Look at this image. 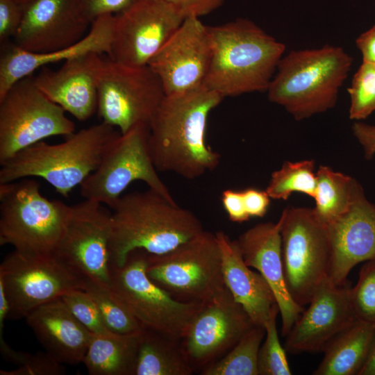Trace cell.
<instances>
[{
	"instance_id": "10",
	"label": "cell",
	"mask_w": 375,
	"mask_h": 375,
	"mask_svg": "<svg viewBox=\"0 0 375 375\" xmlns=\"http://www.w3.org/2000/svg\"><path fill=\"white\" fill-rule=\"evenodd\" d=\"M74 132L65 110L39 89L31 75L0 99V163L45 138Z\"/></svg>"
},
{
	"instance_id": "4",
	"label": "cell",
	"mask_w": 375,
	"mask_h": 375,
	"mask_svg": "<svg viewBox=\"0 0 375 375\" xmlns=\"http://www.w3.org/2000/svg\"><path fill=\"white\" fill-rule=\"evenodd\" d=\"M352 63L341 47L292 51L278 62L267 97L298 121L324 112L336 104Z\"/></svg>"
},
{
	"instance_id": "17",
	"label": "cell",
	"mask_w": 375,
	"mask_h": 375,
	"mask_svg": "<svg viewBox=\"0 0 375 375\" xmlns=\"http://www.w3.org/2000/svg\"><path fill=\"white\" fill-rule=\"evenodd\" d=\"M211 56L208 26L189 17L147 65L158 76L165 95H170L203 85Z\"/></svg>"
},
{
	"instance_id": "30",
	"label": "cell",
	"mask_w": 375,
	"mask_h": 375,
	"mask_svg": "<svg viewBox=\"0 0 375 375\" xmlns=\"http://www.w3.org/2000/svg\"><path fill=\"white\" fill-rule=\"evenodd\" d=\"M264 326L254 325L224 356L203 368L202 375H258V357Z\"/></svg>"
},
{
	"instance_id": "24",
	"label": "cell",
	"mask_w": 375,
	"mask_h": 375,
	"mask_svg": "<svg viewBox=\"0 0 375 375\" xmlns=\"http://www.w3.org/2000/svg\"><path fill=\"white\" fill-rule=\"evenodd\" d=\"M25 319L46 352L56 360L68 365L83 362L92 334L61 298L37 308Z\"/></svg>"
},
{
	"instance_id": "44",
	"label": "cell",
	"mask_w": 375,
	"mask_h": 375,
	"mask_svg": "<svg viewBox=\"0 0 375 375\" xmlns=\"http://www.w3.org/2000/svg\"><path fill=\"white\" fill-rule=\"evenodd\" d=\"M356 45L362 54V62L375 64V24L356 38Z\"/></svg>"
},
{
	"instance_id": "42",
	"label": "cell",
	"mask_w": 375,
	"mask_h": 375,
	"mask_svg": "<svg viewBox=\"0 0 375 375\" xmlns=\"http://www.w3.org/2000/svg\"><path fill=\"white\" fill-rule=\"evenodd\" d=\"M242 192L245 208L250 217H262L267 213L271 198L266 190L249 188Z\"/></svg>"
},
{
	"instance_id": "29",
	"label": "cell",
	"mask_w": 375,
	"mask_h": 375,
	"mask_svg": "<svg viewBox=\"0 0 375 375\" xmlns=\"http://www.w3.org/2000/svg\"><path fill=\"white\" fill-rule=\"evenodd\" d=\"M137 335L92 334L83 362L90 375H132Z\"/></svg>"
},
{
	"instance_id": "2",
	"label": "cell",
	"mask_w": 375,
	"mask_h": 375,
	"mask_svg": "<svg viewBox=\"0 0 375 375\" xmlns=\"http://www.w3.org/2000/svg\"><path fill=\"white\" fill-rule=\"evenodd\" d=\"M112 209L111 267L123 265L136 249L167 253L204 230L194 212L150 188L122 194Z\"/></svg>"
},
{
	"instance_id": "5",
	"label": "cell",
	"mask_w": 375,
	"mask_h": 375,
	"mask_svg": "<svg viewBox=\"0 0 375 375\" xmlns=\"http://www.w3.org/2000/svg\"><path fill=\"white\" fill-rule=\"evenodd\" d=\"M120 134L101 122L74 132L61 143L38 142L1 163L0 184L36 176L68 197L97 169Z\"/></svg>"
},
{
	"instance_id": "13",
	"label": "cell",
	"mask_w": 375,
	"mask_h": 375,
	"mask_svg": "<svg viewBox=\"0 0 375 375\" xmlns=\"http://www.w3.org/2000/svg\"><path fill=\"white\" fill-rule=\"evenodd\" d=\"M85 278L53 253L14 250L0 265V284L9 306L8 319L26 318L67 292L83 289Z\"/></svg>"
},
{
	"instance_id": "7",
	"label": "cell",
	"mask_w": 375,
	"mask_h": 375,
	"mask_svg": "<svg viewBox=\"0 0 375 375\" xmlns=\"http://www.w3.org/2000/svg\"><path fill=\"white\" fill-rule=\"evenodd\" d=\"M146 272L183 302L204 303L226 288L215 233L205 230L167 253H148Z\"/></svg>"
},
{
	"instance_id": "3",
	"label": "cell",
	"mask_w": 375,
	"mask_h": 375,
	"mask_svg": "<svg viewBox=\"0 0 375 375\" xmlns=\"http://www.w3.org/2000/svg\"><path fill=\"white\" fill-rule=\"evenodd\" d=\"M208 28L212 56L203 85L223 98L267 92L285 45L247 19Z\"/></svg>"
},
{
	"instance_id": "28",
	"label": "cell",
	"mask_w": 375,
	"mask_h": 375,
	"mask_svg": "<svg viewBox=\"0 0 375 375\" xmlns=\"http://www.w3.org/2000/svg\"><path fill=\"white\" fill-rule=\"evenodd\" d=\"M317 187L313 211L327 225L346 213L362 190L351 176L321 165L316 172Z\"/></svg>"
},
{
	"instance_id": "34",
	"label": "cell",
	"mask_w": 375,
	"mask_h": 375,
	"mask_svg": "<svg viewBox=\"0 0 375 375\" xmlns=\"http://www.w3.org/2000/svg\"><path fill=\"white\" fill-rule=\"evenodd\" d=\"M350 97L349 117L362 121L375 111V64L362 62L347 89Z\"/></svg>"
},
{
	"instance_id": "18",
	"label": "cell",
	"mask_w": 375,
	"mask_h": 375,
	"mask_svg": "<svg viewBox=\"0 0 375 375\" xmlns=\"http://www.w3.org/2000/svg\"><path fill=\"white\" fill-rule=\"evenodd\" d=\"M92 23L78 0H31L13 43L33 53L63 49L85 37Z\"/></svg>"
},
{
	"instance_id": "39",
	"label": "cell",
	"mask_w": 375,
	"mask_h": 375,
	"mask_svg": "<svg viewBox=\"0 0 375 375\" xmlns=\"http://www.w3.org/2000/svg\"><path fill=\"white\" fill-rule=\"evenodd\" d=\"M90 19L111 14L116 15L127 9L139 0H78Z\"/></svg>"
},
{
	"instance_id": "31",
	"label": "cell",
	"mask_w": 375,
	"mask_h": 375,
	"mask_svg": "<svg viewBox=\"0 0 375 375\" xmlns=\"http://www.w3.org/2000/svg\"><path fill=\"white\" fill-rule=\"evenodd\" d=\"M317 177L313 160L285 161L272 175L266 192L271 199L287 200L294 192L314 198Z\"/></svg>"
},
{
	"instance_id": "12",
	"label": "cell",
	"mask_w": 375,
	"mask_h": 375,
	"mask_svg": "<svg viewBox=\"0 0 375 375\" xmlns=\"http://www.w3.org/2000/svg\"><path fill=\"white\" fill-rule=\"evenodd\" d=\"M149 132V124H139L121 133L97 169L80 185L81 196L113 208L126 188L141 181L166 199L176 201L153 162Z\"/></svg>"
},
{
	"instance_id": "45",
	"label": "cell",
	"mask_w": 375,
	"mask_h": 375,
	"mask_svg": "<svg viewBox=\"0 0 375 375\" xmlns=\"http://www.w3.org/2000/svg\"><path fill=\"white\" fill-rule=\"evenodd\" d=\"M358 375H375V336L367 361Z\"/></svg>"
},
{
	"instance_id": "16",
	"label": "cell",
	"mask_w": 375,
	"mask_h": 375,
	"mask_svg": "<svg viewBox=\"0 0 375 375\" xmlns=\"http://www.w3.org/2000/svg\"><path fill=\"white\" fill-rule=\"evenodd\" d=\"M253 326L226 287L203 303L180 344L194 372H200L224 356Z\"/></svg>"
},
{
	"instance_id": "41",
	"label": "cell",
	"mask_w": 375,
	"mask_h": 375,
	"mask_svg": "<svg viewBox=\"0 0 375 375\" xmlns=\"http://www.w3.org/2000/svg\"><path fill=\"white\" fill-rule=\"evenodd\" d=\"M221 200L231 221L242 223L249 219L242 191L225 190L222 192Z\"/></svg>"
},
{
	"instance_id": "11",
	"label": "cell",
	"mask_w": 375,
	"mask_h": 375,
	"mask_svg": "<svg viewBox=\"0 0 375 375\" xmlns=\"http://www.w3.org/2000/svg\"><path fill=\"white\" fill-rule=\"evenodd\" d=\"M97 112L101 122L123 134L139 124L150 125L165 96L149 65L135 67L103 56L97 73Z\"/></svg>"
},
{
	"instance_id": "22",
	"label": "cell",
	"mask_w": 375,
	"mask_h": 375,
	"mask_svg": "<svg viewBox=\"0 0 375 375\" xmlns=\"http://www.w3.org/2000/svg\"><path fill=\"white\" fill-rule=\"evenodd\" d=\"M103 55L90 53L64 62L58 70L41 68L34 77L39 89L81 122L97 112V73Z\"/></svg>"
},
{
	"instance_id": "35",
	"label": "cell",
	"mask_w": 375,
	"mask_h": 375,
	"mask_svg": "<svg viewBox=\"0 0 375 375\" xmlns=\"http://www.w3.org/2000/svg\"><path fill=\"white\" fill-rule=\"evenodd\" d=\"M349 300L358 320L375 325V260L365 262L357 283L349 288Z\"/></svg>"
},
{
	"instance_id": "21",
	"label": "cell",
	"mask_w": 375,
	"mask_h": 375,
	"mask_svg": "<svg viewBox=\"0 0 375 375\" xmlns=\"http://www.w3.org/2000/svg\"><path fill=\"white\" fill-rule=\"evenodd\" d=\"M280 222L258 224L242 233L237 244L245 264L255 268L272 288L281 317V334L285 337L304 307L290 295L285 281Z\"/></svg>"
},
{
	"instance_id": "32",
	"label": "cell",
	"mask_w": 375,
	"mask_h": 375,
	"mask_svg": "<svg viewBox=\"0 0 375 375\" xmlns=\"http://www.w3.org/2000/svg\"><path fill=\"white\" fill-rule=\"evenodd\" d=\"M83 290L94 300L105 326L110 333L133 335L145 329L117 299L110 288L85 278Z\"/></svg>"
},
{
	"instance_id": "23",
	"label": "cell",
	"mask_w": 375,
	"mask_h": 375,
	"mask_svg": "<svg viewBox=\"0 0 375 375\" xmlns=\"http://www.w3.org/2000/svg\"><path fill=\"white\" fill-rule=\"evenodd\" d=\"M113 24L114 15H101L92 22L88 33L80 41L65 49L48 53L27 51L13 42L1 46L0 99L16 82L49 64L65 62L90 53L108 56Z\"/></svg>"
},
{
	"instance_id": "33",
	"label": "cell",
	"mask_w": 375,
	"mask_h": 375,
	"mask_svg": "<svg viewBox=\"0 0 375 375\" xmlns=\"http://www.w3.org/2000/svg\"><path fill=\"white\" fill-rule=\"evenodd\" d=\"M278 312L279 309L276 304L264 326L265 339L258 352V375L292 374L285 349L281 346L278 335L276 317Z\"/></svg>"
},
{
	"instance_id": "36",
	"label": "cell",
	"mask_w": 375,
	"mask_h": 375,
	"mask_svg": "<svg viewBox=\"0 0 375 375\" xmlns=\"http://www.w3.org/2000/svg\"><path fill=\"white\" fill-rule=\"evenodd\" d=\"M60 298L75 318L92 334L112 333L105 326L94 300L85 290H72Z\"/></svg>"
},
{
	"instance_id": "8",
	"label": "cell",
	"mask_w": 375,
	"mask_h": 375,
	"mask_svg": "<svg viewBox=\"0 0 375 375\" xmlns=\"http://www.w3.org/2000/svg\"><path fill=\"white\" fill-rule=\"evenodd\" d=\"M148 253L131 252L121 267H111L110 289L131 315L147 330L181 342L203 303L173 298L147 276Z\"/></svg>"
},
{
	"instance_id": "14",
	"label": "cell",
	"mask_w": 375,
	"mask_h": 375,
	"mask_svg": "<svg viewBox=\"0 0 375 375\" xmlns=\"http://www.w3.org/2000/svg\"><path fill=\"white\" fill-rule=\"evenodd\" d=\"M111 212L90 199L70 206L53 254L83 278L109 288Z\"/></svg>"
},
{
	"instance_id": "26",
	"label": "cell",
	"mask_w": 375,
	"mask_h": 375,
	"mask_svg": "<svg viewBox=\"0 0 375 375\" xmlns=\"http://www.w3.org/2000/svg\"><path fill=\"white\" fill-rule=\"evenodd\" d=\"M375 325L356 320L324 348V358L314 375H358L368 358Z\"/></svg>"
},
{
	"instance_id": "27",
	"label": "cell",
	"mask_w": 375,
	"mask_h": 375,
	"mask_svg": "<svg viewBox=\"0 0 375 375\" xmlns=\"http://www.w3.org/2000/svg\"><path fill=\"white\" fill-rule=\"evenodd\" d=\"M180 342L144 329L136 337L132 375H190Z\"/></svg>"
},
{
	"instance_id": "1",
	"label": "cell",
	"mask_w": 375,
	"mask_h": 375,
	"mask_svg": "<svg viewBox=\"0 0 375 375\" xmlns=\"http://www.w3.org/2000/svg\"><path fill=\"white\" fill-rule=\"evenodd\" d=\"M224 98L202 85L165 95L150 122L149 144L158 172L197 178L212 171L221 156L206 140L208 115Z\"/></svg>"
},
{
	"instance_id": "15",
	"label": "cell",
	"mask_w": 375,
	"mask_h": 375,
	"mask_svg": "<svg viewBox=\"0 0 375 375\" xmlns=\"http://www.w3.org/2000/svg\"><path fill=\"white\" fill-rule=\"evenodd\" d=\"M185 19L163 0H139L114 15L110 51L107 56L129 66L147 65Z\"/></svg>"
},
{
	"instance_id": "43",
	"label": "cell",
	"mask_w": 375,
	"mask_h": 375,
	"mask_svg": "<svg viewBox=\"0 0 375 375\" xmlns=\"http://www.w3.org/2000/svg\"><path fill=\"white\" fill-rule=\"evenodd\" d=\"M352 132L362 146L365 158L371 159L375 154V125L356 121L352 125Z\"/></svg>"
},
{
	"instance_id": "9",
	"label": "cell",
	"mask_w": 375,
	"mask_h": 375,
	"mask_svg": "<svg viewBox=\"0 0 375 375\" xmlns=\"http://www.w3.org/2000/svg\"><path fill=\"white\" fill-rule=\"evenodd\" d=\"M278 221L286 287L292 299L304 307L328 278L331 244L327 228L309 208H286Z\"/></svg>"
},
{
	"instance_id": "40",
	"label": "cell",
	"mask_w": 375,
	"mask_h": 375,
	"mask_svg": "<svg viewBox=\"0 0 375 375\" xmlns=\"http://www.w3.org/2000/svg\"><path fill=\"white\" fill-rule=\"evenodd\" d=\"M172 5L185 18L200 17L219 8L225 0H163Z\"/></svg>"
},
{
	"instance_id": "38",
	"label": "cell",
	"mask_w": 375,
	"mask_h": 375,
	"mask_svg": "<svg viewBox=\"0 0 375 375\" xmlns=\"http://www.w3.org/2000/svg\"><path fill=\"white\" fill-rule=\"evenodd\" d=\"M24 5L16 0H0V43L3 46L16 35L23 19Z\"/></svg>"
},
{
	"instance_id": "20",
	"label": "cell",
	"mask_w": 375,
	"mask_h": 375,
	"mask_svg": "<svg viewBox=\"0 0 375 375\" xmlns=\"http://www.w3.org/2000/svg\"><path fill=\"white\" fill-rule=\"evenodd\" d=\"M326 226L331 244L328 278L335 285H344L353 267L375 260V204L362 189L350 209Z\"/></svg>"
},
{
	"instance_id": "46",
	"label": "cell",
	"mask_w": 375,
	"mask_h": 375,
	"mask_svg": "<svg viewBox=\"0 0 375 375\" xmlns=\"http://www.w3.org/2000/svg\"><path fill=\"white\" fill-rule=\"evenodd\" d=\"M16 1L19 2V3L24 5L27 3L28 1H30L31 0H16Z\"/></svg>"
},
{
	"instance_id": "6",
	"label": "cell",
	"mask_w": 375,
	"mask_h": 375,
	"mask_svg": "<svg viewBox=\"0 0 375 375\" xmlns=\"http://www.w3.org/2000/svg\"><path fill=\"white\" fill-rule=\"evenodd\" d=\"M70 206L49 200L34 179L0 184V244L15 250L53 253Z\"/></svg>"
},
{
	"instance_id": "37",
	"label": "cell",
	"mask_w": 375,
	"mask_h": 375,
	"mask_svg": "<svg viewBox=\"0 0 375 375\" xmlns=\"http://www.w3.org/2000/svg\"><path fill=\"white\" fill-rule=\"evenodd\" d=\"M63 364L46 351L35 354L24 353L21 363L14 369L1 370V375H61L65 373Z\"/></svg>"
},
{
	"instance_id": "25",
	"label": "cell",
	"mask_w": 375,
	"mask_h": 375,
	"mask_svg": "<svg viewBox=\"0 0 375 375\" xmlns=\"http://www.w3.org/2000/svg\"><path fill=\"white\" fill-rule=\"evenodd\" d=\"M215 235L221 250L226 287L253 324L264 326L272 308L277 304L272 288L259 272L245 264L236 240H231L222 231Z\"/></svg>"
},
{
	"instance_id": "19",
	"label": "cell",
	"mask_w": 375,
	"mask_h": 375,
	"mask_svg": "<svg viewBox=\"0 0 375 375\" xmlns=\"http://www.w3.org/2000/svg\"><path fill=\"white\" fill-rule=\"evenodd\" d=\"M349 288L347 284L337 286L325 279L285 336V351L291 353L322 351L358 320L350 303Z\"/></svg>"
}]
</instances>
